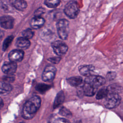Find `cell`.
<instances>
[{
	"label": "cell",
	"instance_id": "6da1fadb",
	"mask_svg": "<svg viewBox=\"0 0 123 123\" xmlns=\"http://www.w3.org/2000/svg\"><path fill=\"white\" fill-rule=\"evenodd\" d=\"M41 105V99L37 96H34L24 104L22 110L23 117L27 120L32 119L38 110Z\"/></svg>",
	"mask_w": 123,
	"mask_h": 123
},
{
	"label": "cell",
	"instance_id": "7a4b0ae2",
	"mask_svg": "<svg viewBox=\"0 0 123 123\" xmlns=\"http://www.w3.org/2000/svg\"><path fill=\"white\" fill-rule=\"evenodd\" d=\"M63 12L69 18H75L79 12V8L77 1L74 0L69 1L65 6Z\"/></svg>",
	"mask_w": 123,
	"mask_h": 123
},
{
	"label": "cell",
	"instance_id": "3957f363",
	"mask_svg": "<svg viewBox=\"0 0 123 123\" xmlns=\"http://www.w3.org/2000/svg\"><path fill=\"white\" fill-rule=\"evenodd\" d=\"M56 27L59 37L62 40L66 39L69 33V21L65 19H60L56 24Z\"/></svg>",
	"mask_w": 123,
	"mask_h": 123
},
{
	"label": "cell",
	"instance_id": "277c9868",
	"mask_svg": "<svg viewBox=\"0 0 123 123\" xmlns=\"http://www.w3.org/2000/svg\"><path fill=\"white\" fill-rule=\"evenodd\" d=\"M121 98L119 94L108 93L105 98L104 104L106 108L111 109L117 107L120 103Z\"/></svg>",
	"mask_w": 123,
	"mask_h": 123
},
{
	"label": "cell",
	"instance_id": "5b68a950",
	"mask_svg": "<svg viewBox=\"0 0 123 123\" xmlns=\"http://www.w3.org/2000/svg\"><path fill=\"white\" fill-rule=\"evenodd\" d=\"M105 83V79L99 75H91L86 77L85 80V83L88 84L97 89L100 86L104 85Z\"/></svg>",
	"mask_w": 123,
	"mask_h": 123
},
{
	"label": "cell",
	"instance_id": "8992f818",
	"mask_svg": "<svg viewBox=\"0 0 123 123\" xmlns=\"http://www.w3.org/2000/svg\"><path fill=\"white\" fill-rule=\"evenodd\" d=\"M51 47L53 51L58 56H61L66 53L68 50L67 45L61 40L53 41L51 43Z\"/></svg>",
	"mask_w": 123,
	"mask_h": 123
},
{
	"label": "cell",
	"instance_id": "52a82bcc",
	"mask_svg": "<svg viewBox=\"0 0 123 123\" xmlns=\"http://www.w3.org/2000/svg\"><path fill=\"white\" fill-rule=\"evenodd\" d=\"M56 73V68L53 65H48L42 74V79L45 82H50L53 80Z\"/></svg>",
	"mask_w": 123,
	"mask_h": 123
},
{
	"label": "cell",
	"instance_id": "ba28073f",
	"mask_svg": "<svg viewBox=\"0 0 123 123\" xmlns=\"http://www.w3.org/2000/svg\"><path fill=\"white\" fill-rule=\"evenodd\" d=\"M2 72L8 75H12L16 71L17 64L12 62H5L1 68Z\"/></svg>",
	"mask_w": 123,
	"mask_h": 123
},
{
	"label": "cell",
	"instance_id": "9c48e42d",
	"mask_svg": "<svg viewBox=\"0 0 123 123\" xmlns=\"http://www.w3.org/2000/svg\"><path fill=\"white\" fill-rule=\"evenodd\" d=\"M24 52L21 49H13L9 54V59L11 62H21L24 58Z\"/></svg>",
	"mask_w": 123,
	"mask_h": 123
},
{
	"label": "cell",
	"instance_id": "30bf717a",
	"mask_svg": "<svg viewBox=\"0 0 123 123\" xmlns=\"http://www.w3.org/2000/svg\"><path fill=\"white\" fill-rule=\"evenodd\" d=\"M14 19L10 16H3L0 18V25L5 29H11L13 27Z\"/></svg>",
	"mask_w": 123,
	"mask_h": 123
},
{
	"label": "cell",
	"instance_id": "8fae6325",
	"mask_svg": "<svg viewBox=\"0 0 123 123\" xmlns=\"http://www.w3.org/2000/svg\"><path fill=\"white\" fill-rule=\"evenodd\" d=\"M40 37L45 41H51L54 39V32L49 28H45L42 29L39 33Z\"/></svg>",
	"mask_w": 123,
	"mask_h": 123
},
{
	"label": "cell",
	"instance_id": "7c38bea8",
	"mask_svg": "<svg viewBox=\"0 0 123 123\" xmlns=\"http://www.w3.org/2000/svg\"><path fill=\"white\" fill-rule=\"evenodd\" d=\"M95 67L92 65H81L79 67V72L81 74L85 76H89L92 75Z\"/></svg>",
	"mask_w": 123,
	"mask_h": 123
},
{
	"label": "cell",
	"instance_id": "4fadbf2b",
	"mask_svg": "<svg viewBox=\"0 0 123 123\" xmlns=\"http://www.w3.org/2000/svg\"><path fill=\"white\" fill-rule=\"evenodd\" d=\"M45 21L41 17H34L33 18L30 23V26L35 29L41 28L45 24Z\"/></svg>",
	"mask_w": 123,
	"mask_h": 123
},
{
	"label": "cell",
	"instance_id": "5bb4252c",
	"mask_svg": "<svg viewBox=\"0 0 123 123\" xmlns=\"http://www.w3.org/2000/svg\"><path fill=\"white\" fill-rule=\"evenodd\" d=\"M82 89L84 95L89 97L94 96L97 90V88L86 83H84V85L82 86Z\"/></svg>",
	"mask_w": 123,
	"mask_h": 123
},
{
	"label": "cell",
	"instance_id": "9a60e30c",
	"mask_svg": "<svg viewBox=\"0 0 123 123\" xmlns=\"http://www.w3.org/2000/svg\"><path fill=\"white\" fill-rule=\"evenodd\" d=\"M11 4L19 11H23L27 7V3L23 0H14L10 1Z\"/></svg>",
	"mask_w": 123,
	"mask_h": 123
},
{
	"label": "cell",
	"instance_id": "2e32d148",
	"mask_svg": "<svg viewBox=\"0 0 123 123\" xmlns=\"http://www.w3.org/2000/svg\"><path fill=\"white\" fill-rule=\"evenodd\" d=\"M16 45L19 48L26 49L29 47L30 45V42L29 40L23 37H20L18 38L16 40Z\"/></svg>",
	"mask_w": 123,
	"mask_h": 123
},
{
	"label": "cell",
	"instance_id": "e0dca14e",
	"mask_svg": "<svg viewBox=\"0 0 123 123\" xmlns=\"http://www.w3.org/2000/svg\"><path fill=\"white\" fill-rule=\"evenodd\" d=\"M67 82L73 86H79L82 84L83 79L80 76L71 77L66 79Z\"/></svg>",
	"mask_w": 123,
	"mask_h": 123
},
{
	"label": "cell",
	"instance_id": "ac0fdd59",
	"mask_svg": "<svg viewBox=\"0 0 123 123\" xmlns=\"http://www.w3.org/2000/svg\"><path fill=\"white\" fill-rule=\"evenodd\" d=\"M12 89V87L9 83L4 81H0V94L9 93Z\"/></svg>",
	"mask_w": 123,
	"mask_h": 123
},
{
	"label": "cell",
	"instance_id": "d6986e66",
	"mask_svg": "<svg viewBox=\"0 0 123 123\" xmlns=\"http://www.w3.org/2000/svg\"><path fill=\"white\" fill-rule=\"evenodd\" d=\"M64 100V95L62 91H60L56 95L53 103V108L55 109L61 105Z\"/></svg>",
	"mask_w": 123,
	"mask_h": 123
},
{
	"label": "cell",
	"instance_id": "ffe728a7",
	"mask_svg": "<svg viewBox=\"0 0 123 123\" xmlns=\"http://www.w3.org/2000/svg\"><path fill=\"white\" fill-rule=\"evenodd\" d=\"M108 94V90L107 87H104L98 91L96 95V98L100 99L106 98Z\"/></svg>",
	"mask_w": 123,
	"mask_h": 123
},
{
	"label": "cell",
	"instance_id": "44dd1931",
	"mask_svg": "<svg viewBox=\"0 0 123 123\" xmlns=\"http://www.w3.org/2000/svg\"><path fill=\"white\" fill-rule=\"evenodd\" d=\"M50 87V86L49 85L44 84H39L36 86V89L40 93H44L49 90Z\"/></svg>",
	"mask_w": 123,
	"mask_h": 123
},
{
	"label": "cell",
	"instance_id": "7402d4cb",
	"mask_svg": "<svg viewBox=\"0 0 123 123\" xmlns=\"http://www.w3.org/2000/svg\"><path fill=\"white\" fill-rule=\"evenodd\" d=\"M61 1L59 0H46L44 1L45 4L48 7L53 8L57 7Z\"/></svg>",
	"mask_w": 123,
	"mask_h": 123
},
{
	"label": "cell",
	"instance_id": "603a6c76",
	"mask_svg": "<svg viewBox=\"0 0 123 123\" xmlns=\"http://www.w3.org/2000/svg\"><path fill=\"white\" fill-rule=\"evenodd\" d=\"M34 34V32L30 28H27L22 32L23 37L28 40L32 38Z\"/></svg>",
	"mask_w": 123,
	"mask_h": 123
},
{
	"label": "cell",
	"instance_id": "cb8c5ba5",
	"mask_svg": "<svg viewBox=\"0 0 123 123\" xmlns=\"http://www.w3.org/2000/svg\"><path fill=\"white\" fill-rule=\"evenodd\" d=\"M107 89L108 90V93L118 94L120 92V90H121V88H120V86H117L115 85L108 86L107 87Z\"/></svg>",
	"mask_w": 123,
	"mask_h": 123
},
{
	"label": "cell",
	"instance_id": "d4e9b609",
	"mask_svg": "<svg viewBox=\"0 0 123 123\" xmlns=\"http://www.w3.org/2000/svg\"><path fill=\"white\" fill-rule=\"evenodd\" d=\"M13 39V37L12 36H9L6 38V39L4 40L3 44L2 49L3 50H5L8 48L9 45L11 44V43Z\"/></svg>",
	"mask_w": 123,
	"mask_h": 123
},
{
	"label": "cell",
	"instance_id": "484cf974",
	"mask_svg": "<svg viewBox=\"0 0 123 123\" xmlns=\"http://www.w3.org/2000/svg\"><path fill=\"white\" fill-rule=\"evenodd\" d=\"M59 113L60 115L65 117H69L72 115V113L71 111L65 107H62L61 108Z\"/></svg>",
	"mask_w": 123,
	"mask_h": 123
},
{
	"label": "cell",
	"instance_id": "4316f807",
	"mask_svg": "<svg viewBox=\"0 0 123 123\" xmlns=\"http://www.w3.org/2000/svg\"><path fill=\"white\" fill-rule=\"evenodd\" d=\"M49 123H70V122L65 118H58L52 119L49 122Z\"/></svg>",
	"mask_w": 123,
	"mask_h": 123
},
{
	"label": "cell",
	"instance_id": "83f0119b",
	"mask_svg": "<svg viewBox=\"0 0 123 123\" xmlns=\"http://www.w3.org/2000/svg\"><path fill=\"white\" fill-rule=\"evenodd\" d=\"M45 9L43 7H39L34 12L35 17H41V15L45 12Z\"/></svg>",
	"mask_w": 123,
	"mask_h": 123
},
{
	"label": "cell",
	"instance_id": "f1b7e54d",
	"mask_svg": "<svg viewBox=\"0 0 123 123\" xmlns=\"http://www.w3.org/2000/svg\"><path fill=\"white\" fill-rule=\"evenodd\" d=\"M116 77V73L113 72H108L106 75V78L108 80H111Z\"/></svg>",
	"mask_w": 123,
	"mask_h": 123
},
{
	"label": "cell",
	"instance_id": "f546056e",
	"mask_svg": "<svg viewBox=\"0 0 123 123\" xmlns=\"http://www.w3.org/2000/svg\"><path fill=\"white\" fill-rule=\"evenodd\" d=\"M61 60V58L59 57H51L49 58L48 60H49L51 62L54 63V64H57L58 63L60 60Z\"/></svg>",
	"mask_w": 123,
	"mask_h": 123
},
{
	"label": "cell",
	"instance_id": "4dcf8cb0",
	"mask_svg": "<svg viewBox=\"0 0 123 123\" xmlns=\"http://www.w3.org/2000/svg\"><path fill=\"white\" fill-rule=\"evenodd\" d=\"M4 82L9 83L10 82H12L14 80V77L12 75H8L7 76H5L3 78Z\"/></svg>",
	"mask_w": 123,
	"mask_h": 123
},
{
	"label": "cell",
	"instance_id": "1f68e13d",
	"mask_svg": "<svg viewBox=\"0 0 123 123\" xmlns=\"http://www.w3.org/2000/svg\"><path fill=\"white\" fill-rule=\"evenodd\" d=\"M3 106V101L2 99L0 98V109H1Z\"/></svg>",
	"mask_w": 123,
	"mask_h": 123
},
{
	"label": "cell",
	"instance_id": "d6a6232c",
	"mask_svg": "<svg viewBox=\"0 0 123 123\" xmlns=\"http://www.w3.org/2000/svg\"><path fill=\"white\" fill-rule=\"evenodd\" d=\"M3 36V32L0 29V38L2 37Z\"/></svg>",
	"mask_w": 123,
	"mask_h": 123
},
{
	"label": "cell",
	"instance_id": "836d02e7",
	"mask_svg": "<svg viewBox=\"0 0 123 123\" xmlns=\"http://www.w3.org/2000/svg\"><path fill=\"white\" fill-rule=\"evenodd\" d=\"M24 123V122H21V123Z\"/></svg>",
	"mask_w": 123,
	"mask_h": 123
}]
</instances>
